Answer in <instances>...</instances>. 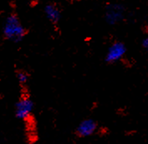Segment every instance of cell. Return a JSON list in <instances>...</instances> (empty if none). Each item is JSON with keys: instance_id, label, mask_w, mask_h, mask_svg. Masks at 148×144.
Returning <instances> with one entry per match:
<instances>
[{"instance_id": "6da1fadb", "label": "cell", "mask_w": 148, "mask_h": 144, "mask_svg": "<svg viewBox=\"0 0 148 144\" xmlns=\"http://www.w3.org/2000/svg\"><path fill=\"white\" fill-rule=\"evenodd\" d=\"M3 31L4 37L14 43H18L22 41L26 35V30L24 27L15 14H10L7 17Z\"/></svg>"}, {"instance_id": "7a4b0ae2", "label": "cell", "mask_w": 148, "mask_h": 144, "mask_svg": "<svg viewBox=\"0 0 148 144\" xmlns=\"http://www.w3.org/2000/svg\"><path fill=\"white\" fill-rule=\"evenodd\" d=\"M125 14V7L122 4L110 3L106 7L104 18L109 25H116L124 20Z\"/></svg>"}, {"instance_id": "3957f363", "label": "cell", "mask_w": 148, "mask_h": 144, "mask_svg": "<svg viewBox=\"0 0 148 144\" xmlns=\"http://www.w3.org/2000/svg\"><path fill=\"white\" fill-rule=\"evenodd\" d=\"M126 53V46L124 43L116 41L110 46L106 53L105 60L108 63H116L123 58Z\"/></svg>"}, {"instance_id": "277c9868", "label": "cell", "mask_w": 148, "mask_h": 144, "mask_svg": "<svg viewBox=\"0 0 148 144\" xmlns=\"http://www.w3.org/2000/svg\"><path fill=\"white\" fill-rule=\"evenodd\" d=\"M34 102L31 98L24 97L20 98L15 106V115L18 119L25 120L29 118L34 110Z\"/></svg>"}, {"instance_id": "5b68a950", "label": "cell", "mask_w": 148, "mask_h": 144, "mask_svg": "<svg viewBox=\"0 0 148 144\" xmlns=\"http://www.w3.org/2000/svg\"><path fill=\"white\" fill-rule=\"evenodd\" d=\"M97 128V124L93 119H85L78 125L76 133L79 137H86L91 136Z\"/></svg>"}, {"instance_id": "8992f818", "label": "cell", "mask_w": 148, "mask_h": 144, "mask_svg": "<svg viewBox=\"0 0 148 144\" xmlns=\"http://www.w3.org/2000/svg\"><path fill=\"white\" fill-rule=\"evenodd\" d=\"M46 18L53 24H57L62 18V14L59 7L55 3H48L44 8Z\"/></svg>"}, {"instance_id": "52a82bcc", "label": "cell", "mask_w": 148, "mask_h": 144, "mask_svg": "<svg viewBox=\"0 0 148 144\" xmlns=\"http://www.w3.org/2000/svg\"><path fill=\"white\" fill-rule=\"evenodd\" d=\"M17 78H18V81L19 82V84H25L29 80V75L24 72H19L17 74Z\"/></svg>"}, {"instance_id": "ba28073f", "label": "cell", "mask_w": 148, "mask_h": 144, "mask_svg": "<svg viewBox=\"0 0 148 144\" xmlns=\"http://www.w3.org/2000/svg\"><path fill=\"white\" fill-rule=\"evenodd\" d=\"M141 45L143 47V48L147 51L148 53V36L146 37L142 40V43H141Z\"/></svg>"}]
</instances>
